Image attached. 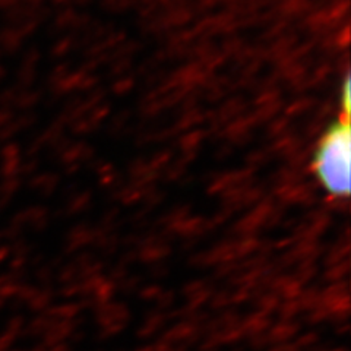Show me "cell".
Instances as JSON below:
<instances>
[{
    "instance_id": "1",
    "label": "cell",
    "mask_w": 351,
    "mask_h": 351,
    "mask_svg": "<svg viewBox=\"0 0 351 351\" xmlns=\"http://www.w3.org/2000/svg\"><path fill=\"white\" fill-rule=\"evenodd\" d=\"M351 135L347 122H339L326 132L317 147L315 169L324 188L335 196L350 192Z\"/></svg>"
},
{
    "instance_id": "2",
    "label": "cell",
    "mask_w": 351,
    "mask_h": 351,
    "mask_svg": "<svg viewBox=\"0 0 351 351\" xmlns=\"http://www.w3.org/2000/svg\"><path fill=\"white\" fill-rule=\"evenodd\" d=\"M343 100H344V108L348 110L350 107V82L347 81L344 85V91H343Z\"/></svg>"
}]
</instances>
